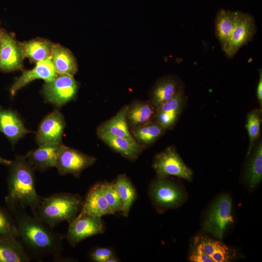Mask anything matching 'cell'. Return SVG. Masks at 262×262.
I'll use <instances>...</instances> for the list:
<instances>
[{
  "instance_id": "cell-1",
  "label": "cell",
  "mask_w": 262,
  "mask_h": 262,
  "mask_svg": "<svg viewBox=\"0 0 262 262\" xmlns=\"http://www.w3.org/2000/svg\"><path fill=\"white\" fill-rule=\"evenodd\" d=\"M6 202L14 217L18 238L26 251L36 258L47 256L58 258L62 249V236L38 217L29 214L22 205Z\"/></svg>"
},
{
  "instance_id": "cell-2",
  "label": "cell",
  "mask_w": 262,
  "mask_h": 262,
  "mask_svg": "<svg viewBox=\"0 0 262 262\" xmlns=\"http://www.w3.org/2000/svg\"><path fill=\"white\" fill-rule=\"evenodd\" d=\"M9 166L8 193L6 200L17 202L26 208H30L33 215L36 217L42 197L35 188L34 169L25 156H16Z\"/></svg>"
},
{
  "instance_id": "cell-3",
  "label": "cell",
  "mask_w": 262,
  "mask_h": 262,
  "mask_svg": "<svg viewBox=\"0 0 262 262\" xmlns=\"http://www.w3.org/2000/svg\"><path fill=\"white\" fill-rule=\"evenodd\" d=\"M83 200L78 194L59 193L41 198L36 217L51 228L66 221L69 223L80 213Z\"/></svg>"
},
{
  "instance_id": "cell-4",
  "label": "cell",
  "mask_w": 262,
  "mask_h": 262,
  "mask_svg": "<svg viewBox=\"0 0 262 262\" xmlns=\"http://www.w3.org/2000/svg\"><path fill=\"white\" fill-rule=\"evenodd\" d=\"M151 202L158 212L179 208L186 199L185 192L180 184L170 177L156 178L148 189Z\"/></svg>"
},
{
  "instance_id": "cell-5",
  "label": "cell",
  "mask_w": 262,
  "mask_h": 262,
  "mask_svg": "<svg viewBox=\"0 0 262 262\" xmlns=\"http://www.w3.org/2000/svg\"><path fill=\"white\" fill-rule=\"evenodd\" d=\"M232 200L227 194L220 195L211 206L203 228L206 232L222 239L229 225L233 222Z\"/></svg>"
},
{
  "instance_id": "cell-6",
  "label": "cell",
  "mask_w": 262,
  "mask_h": 262,
  "mask_svg": "<svg viewBox=\"0 0 262 262\" xmlns=\"http://www.w3.org/2000/svg\"><path fill=\"white\" fill-rule=\"evenodd\" d=\"M152 166L157 178L175 176L189 181L193 180L192 170L185 164L174 146H169L156 154Z\"/></svg>"
},
{
  "instance_id": "cell-7",
  "label": "cell",
  "mask_w": 262,
  "mask_h": 262,
  "mask_svg": "<svg viewBox=\"0 0 262 262\" xmlns=\"http://www.w3.org/2000/svg\"><path fill=\"white\" fill-rule=\"evenodd\" d=\"M78 88L73 76L57 74L51 80L45 82L42 92L47 102L60 107L75 99Z\"/></svg>"
},
{
  "instance_id": "cell-8",
  "label": "cell",
  "mask_w": 262,
  "mask_h": 262,
  "mask_svg": "<svg viewBox=\"0 0 262 262\" xmlns=\"http://www.w3.org/2000/svg\"><path fill=\"white\" fill-rule=\"evenodd\" d=\"M97 160L95 157L63 144L59 151L55 167L60 175L70 174L79 178L81 173L92 166Z\"/></svg>"
},
{
  "instance_id": "cell-9",
  "label": "cell",
  "mask_w": 262,
  "mask_h": 262,
  "mask_svg": "<svg viewBox=\"0 0 262 262\" xmlns=\"http://www.w3.org/2000/svg\"><path fill=\"white\" fill-rule=\"evenodd\" d=\"M68 223L66 237L73 247L89 237L104 233L106 230L105 225L101 217L85 213H79Z\"/></svg>"
},
{
  "instance_id": "cell-10",
  "label": "cell",
  "mask_w": 262,
  "mask_h": 262,
  "mask_svg": "<svg viewBox=\"0 0 262 262\" xmlns=\"http://www.w3.org/2000/svg\"><path fill=\"white\" fill-rule=\"evenodd\" d=\"M257 32L252 16L237 11L235 24L229 43L224 50L228 58H232L243 46L251 41Z\"/></svg>"
},
{
  "instance_id": "cell-11",
  "label": "cell",
  "mask_w": 262,
  "mask_h": 262,
  "mask_svg": "<svg viewBox=\"0 0 262 262\" xmlns=\"http://www.w3.org/2000/svg\"><path fill=\"white\" fill-rule=\"evenodd\" d=\"M66 123L63 115L57 109L47 115L37 130L35 140L39 146H56L62 143Z\"/></svg>"
},
{
  "instance_id": "cell-12",
  "label": "cell",
  "mask_w": 262,
  "mask_h": 262,
  "mask_svg": "<svg viewBox=\"0 0 262 262\" xmlns=\"http://www.w3.org/2000/svg\"><path fill=\"white\" fill-rule=\"evenodd\" d=\"M24 55L20 44L5 31L0 35V71L10 72L20 69Z\"/></svg>"
},
{
  "instance_id": "cell-13",
  "label": "cell",
  "mask_w": 262,
  "mask_h": 262,
  "mask_svg": "<svg viewBox=\"0 0 262 262\" xmlns=\"http://www.w3.org/2000/svg\"><path fill=\"white\" fill-rule=\"evenodd\" d=\"M184 88L157 108L154 121L166 130H172L186 107L187 98Z\"/></svg>"
},
{
  "instance_id": "cell-14",
  "label": "cell",
  "mask_w": 262,
  "mask_h": 262,
  "mask_svg": "<svg viewBox=\"0 0 262 262\" xmlns=\"http://www.w3.org/2000/svg\"><path fill=\"white\" fill-rule=\"evenodd\" d=\"M183 88L182 82L178 77L172 75L162 77L156 81L151 89L148 100L157 108Z\"/></svg>"
},
{
  "instance_id": "cell-15",
  "label": "cell",
  "mask_w": 262,
  "mask_h": 262,
  "mask_svg": "<svg viewBox=\"0 0 262 262\" xmlns=\"http://www.w3.org/2000/svg\"><path fill=\"white\" fill-rule=\"evenodd\" d=\"M57 75L51 57L36 63L34 68L24 71L15 81L10 89L11 97H14L20 89L36 79H42L45 82L53 79Z\"/></svg>"
},
{
  "instance_id": "cell-16",
  "label": "cell",
  "mask_w": 262,
  "mask_h": 262,
  "mask_svg": "<svg viewBox=\"0 0 262 262\" xmlns=\"http://www.w3.org/2000/svg\"><path fill=\"white\" fill-rule=\"evenodd\" d=\"M0 132L14 146L26 134L33 131L26 129L16 112L0 107Z\"/></svg>"
},
{
  "instance_id": "cell-17",
  "label": "cell",
  "mask_w": 262,
  "mask_h": 262,
  "mask_svg": "<svg viewBox=\"0 0 262 262\" xmlns=\"http://www.w3.org/2000/svg\"><path fill=\"white\" fill-rule=\"evenodd\" d=\"M80 213L101 217L105 215L114 214L103 194L101 181L92 185L83 200Z\"/></svg>"
},
{
  "instance_id": "cell-18",
  "label": "cell",
  "mask_w": 262,
  "mask_h": 262,
  "mask_svg": "<svg viewBox=\"0 0 262 262\" xmlns=\"http://www.w3.org/2000/svg\"><path fill=\"white\" fill-rule=\"evenodd\" d=\"M157 108L148 100H134L128 105L126 121L130 130L154 121Z\"/></svg>"
},
{
  "instance_id": "cell-19",
  "label": "cell",
  "mask_w": 262,
  "mask_h": 262,
  "mask_svg": "<svg viewBox=\"0 0 262 262\" xmlns=\"http://www.w3.org/2000/svg\"><path fill=\"white\" fill-rule=\"evenodd\" d=\"M97 134L108 147L131 161H135L145 149L134 140L97 131Z\"/></svg>"
},
{
  "instance_id": "cell-20",
  "label": "cell",
  "mask_w": 262,
  "mask_h": 262,
  "mask_svg": "<svg viewBox=\"0 0 262 262\" xmlns=\"http://www.w3.org/2000/svg\"><path fill=\"white\" fill-rule=\"evenodd\" d=\"M39 146L29 151L25 156L26 160L35 170L44 171L55 166L61 145Z\"/></svg>"
},
{
  "instance_id": "cell-21",
  "label": "cell",
  "mask_w": 262,
  "mask_h": 262,
  "mask_svg": "<svg viewBox=\"0 0 262 262\" xmlns=\"http://www.w3.org/2000/svg\"><path fill=\"white\" fill-rule=\"evenodd\" d=\"M244 174V179L251 190L255 189L262 179V140H257L249 155Z\"/></svg>"
},
{
  "instance_id": "cell-22",
  "label": "cell",
  "mask_w": 262,
  "mask_h": 262,
  "mask_svg": "<svg viewBox=\"0 0 262 262\" xmlns=\"http://www.w3.org/2000/svg\"><path fill=\"white\" fill-rule=\"evenodd\" d=\"M195 244L210 257L213 262H228L232 260L235 252L220 241L207 236H198L195 238Z\"/></svg>"
},
{
  "instance_id": "cell-23",
  "label": "cell",
  "mask_w": 262,
  "mask_h": 262,
  "mask_svg": "<svg viewBox=\"0 0 262 262\" xmlns=\"http://www.w3.org/2000/svg\"><path fill=\"white\" fill-rule=\"evenodd\" d=\"M237 16V11L221 9L215 19V34L224 51L229 41Z\"/></svg>"
},
{
  "instance_id": "cell-24",
  "label": "cell",
  "mask_w": 262,
  "mask_h": 262,
  "mask_svg": "<svg viewBox=\"0 0 262 262\" xmlns=\"http://www.w3.org/2000/svg\"><path fill=\"white\" fill-rule=\"evenodd\" d=\"M51 57L57 74L73 76L77 73L76 58L68 49L59 44H53Z\"/></svg>"
},
{
  "instance_id": "cell-25",
  "label": "cell",
  "mask_w": 262,
  "mask_h": 262,
  "mask_svg": "<svg viewBox=\"0 0 262 262\" xmlns=\"http://www.w3.org/2000/svg\"><path fill=\"white\" fill-rule=\"evenodd\" d=\"M127 107L128 105L124 106L114 116L100 124L97 129V131L134 140L131 133L126 121Z\"/></svg>"
},
{
  "instance_id": "cell-26",
  "label": "cell",
  "mask_w": 262,
  "mask_h": 262,
  "mask_svg": "<svg viewBox=\"0 0 262 262\" xmlns=\"http://www.w3.org/2000/svg\"><path fill=\"white\" fill-rule=\"evenodd\" d=\"M31 256L17 239L0 237V262H28Z\"/></svg>"
},
{
  "instance_id": "cell-27",
  "label": "cell",
  "mask_w": 262,
  "mask_h": 262,
  "mask_svg": "<svg viewBox=\"0 0 262 262\" xmlns=\"http://www.w3.org/2000/svg\"><path fill=\"white\" fill-rule=\"evenodd\" d=\"M135 141L144 149L151 146L163 136L167 130L155 121H152L130 130Z\"/></svg>"
},
{
  "instance_id": "cell-28",
  "label": "cell",
  "mask_w": 262,
  "mask_h": 262,
  "mask_svg": "<svg viewBox=\"0 0 262 262\" xmlns=\"http://www.w3.org/2000/svg\"><path fill=\"white\" fill-rule=\"evenodd\" d=\"M122 203L121 214L128 217L137 198V193L130 179L125 174L118 175L114 181Z\"/></svg>"
},
{
  "instance_id": "cell-29",
  "label": "cell",
  "mask_w": 262,
  "mask_h": 262,
  "mask_svg": "<svg viewBox=\"0 0 262 262\" xmlns=\"http://www.w3.org/2000/svg\"><path fill=\"white\" fill-rule=\"evenodd\" d=\"M19 44L24 56L33 62L51 57L53 44L48 40L36 38Z\"/></svg>"
},
{
  "instance_id": "cell-30",
  "label": "cell",
  "mask_w": 262,
  "mask_h": 262,
  "mask_svg": "<svg viewBox=\"0 0 262 262\" xmlns=\"http://www.w3.org/2000/svg\"><path fill=\"white\" fill-rule=\"evenodd\" d=\"M262 121V109L255 108L248 113L246 128L249 137V145L246 157L249 155L255 143L260 137Z\"/></svg>"
},
{
  "instance_id": "cell-31",
  "label": "cell",
  "mask_w": 262,
  "mask_h": 262,
  "mask_svg": "<svg viewBox=\"0 0 262 262\" xmlns=\"http://www.w3.org/2000/svg\"><path fill=\"white\" fill-rule=\"evenodd\" d=\"M103 194L114 214L121 213L122 203L114 181L101 182Z\"/></svg>"
},
{
  "instance_id": "cell-32",
  "label": "cell",
  "mask_w": 262,
  "mask_h": 262,
  "mask_svg": "<svg viewBox=\"0 0 262 262\" xmlns=\"http://www.w3.org/2000/svg\"><path fill=\"white\" fill-rule=\"evenodd\" d=\"M0 236L17 239L18 232L16 223L0 208Z\"/></svg>"
},
{
  "instance_id": "cell-33",
  "label": "cell",
  "mask_w": 262,
  "mask_h": 262,
  "mask_svg": "<svg viewBox=\"0 0 262 262\" xmlns=\"http://www.w3.org/2000/svg\"><path fill=\"white\" fill-rule=\"evenodd\" d=\"M114 251L108 247H97L90 251L89 257L94 262H106L111 257L115 256Z\"/></svg>"
},
{
  "instance_id": "cell-34",
  "label": "cell",
  "mask_w": 262,
  "mask_h": 262,
  "mask_svg": "<svg viewBox=\"0 0 262 262\" xmlns=\"http://www.w3.org/2000/svg\"><path fill=\"white\" fill-rule=\"evenodd\" d=\"M189 258L192 262H213V260L196 244L191 251Z\"/></svg>"
},
{
  "instance_id": "cell-35",
  "label": "cell",
  "mask_w": 262,
  "mask_h": 262,
  "mask_svg": "<svg viewBox=\"0 0 262 262\" xmlns=\"http://www.w3.org/2000/svg\"><path fill=\"white\" fill-rule=\"evenodd\" d=\"M256 96L260 106V108L262 107V71L261 69L259 70V78L257 86Z\"/></svg>"
},
{
  "instance_id": "cell-36",
  "label": "cell",
  "mask_w": 262,
  "mask_h": 262,
  "mask_svg": "<svg viewBox=\"0 0 262 262\" xmlns=\"http://www.w3.org/2000/svg\"><path fill=\"white\" fill-rule=\"evenodd\" d=\"M11 163V161L5 159L0 156V164L9 166Z\"/></svg>"
},
{
  "instance_id": "cell-37",
  "label": "cell",
  "mask_w": 262,
  "mask_h": 262,
  "mask_svg": "<svg viewBox=\"0 0 262 262\" xmlns=\"http://www.w3.org/2000/svg\"><path fill=\"white\" fill-rule=\"evenodd\" d=\"M120 260L115 255L110 258L106 262H118Z\"/></svg>"
},
{
  "instance_id": "cell-38",
  "label": "cell",
  "mask_w": 262,
  "mask_h": 262,
  "mask_svg": "<svg viewBox=\"0 0 262 262\" xmlns=\"http://www.w3.org/2000/svg\"><path fill=\"white\" fill-rule=\"evenodd\" d=\"M0 33H1V31H0Z\"/></svg>"
},
{
  "instance_id": "cell-39",
  "label": "cell",
  "mask_w": 262,
  "mask_h": 262,
  "mask_svg": "<svg viewBox=\"0 0 262 262\" xmlns=\"http://www.w3.org/2000/svg\"><path fill=\"white\" fill-rule=\"evenodd\" d=\"M0 237H1V236H0Z\"/></svg>"
}]
</instances>
